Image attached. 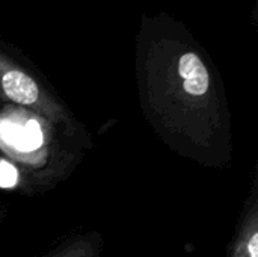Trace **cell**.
I'll return each mask as SVG.
<instances>
[{"mask_svg": "<svg viewBox=\"0 0 258 257\" xmlns=\"http://www.w3.org/2000/svg\"><path fill=\"white\" fill-rule=\"evenodd\" d=\"M104 236L98 230H74L59 238L48 250L30 257H104Z\"/></svg>", "mask_w": 258, "mask_h": 257, "instance_id": "cell-5", "label": "cell"}, {"mask_svg": "<svg viewBox=\"0 0 258 257\" xmlns=\"http://www.w3.org/2000/svg\"><path fill=\"white\" fill-rule=\"evenodd\" d=\"M227 257H258V171L255 168L249 191L239 212Z\"/></svg>", "mask_w": 258, "mask_h": 257, "instance_id": "cell-4", "label": "cell"}, {"mask_svg": "<svg viewBox=\"0 0 258 257\" xmlns=\"http://www.w3.org/2000/svg\"><path fill=\"white\" fill-rule=\"evenodd\" d=\"M0 101L35 112L67 135L92 150L94 139L89 129L73 112L47 79L30 64L0 44Z\"/></svg>", "mask_w": 258, "mask_h": 257, "instance_id": "cell-3", "label": "cell"}, {"mask_svg": "<svg viewBox=\"0 0 258 257\" xmlns=\"http://www.w3.org/2000/svg\"><path fill=\"white\" fill-rule=\"evenodd\" d=\"M9 215V208L6 204H0V227L6 223Z\"/></svg>", "mask_w": 258, "mask_h": 257, "instance_id": "cell-6", "label": "cell"}, {"mask_svg": "<svg viewBox=\"0 0 258 257\" xmlns=\"http://www.w3.org/2000/svg\"><path fill=\"white\" fill-rule=\"evenodd\" d=\"M88 150L47 118L0 101V189L42 195L67 182Z\"/></svg>", "mask_w": 258, "mask_h": 257, "instance_id": "cell-2", "label": "cell"}, {"mask_svg": "<svg viewBox=\"0 0 258 257\" xmlns=\"http://www.w3.org/2000/svg\"><path fill=\"white\" fill-rule=\"evenodd\" d=\"M142 115L177 156L209 170L234 161L233 115L209 55L180 26L151 18L136 44Z\"/></svg>", "mask_w": 258, "mask_h": 257, "instance_id": "cell-1", "label": "cell"}]
</instances>
